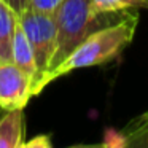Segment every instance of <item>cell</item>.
Returning <instances> with one entry per match:
<instances>
[{"instance_id": "obj_7", "label": "cell", "mask_w": 148, "mask_h": 148, "mask_svg": "<svg viewBox=\"0 0 148 148\" xmlns=\"http://www.w3.org/2000/svg\"><path fill=\"white\" fill-rule=\"evenodd\" d=\"M110 145L131 148H148V110L135 116L119 132L110 137Z\"/></svg>"}, {"instance_id": "obj_9", "label": "cell", "mask_w": 148, "mask_h": 148, "mask_svg": "<svg viewBox=\"0 0 148 148\" xmlns=\"http://www.w3.org/2000/svg\"><path fill=\"white\" fill-rule=\"evenodd\" d=\"M91 7L96 13L148 10V0H91Z\"/></svg>"}, {"instance_id": "obj_11", "label": "cell", "mask_w": 148, "mask_h": 148, "mask_svg": "<svg viewBox=\"0 0 148 148\" xmlns=\"http://www.w3.org/2000/svg\"><path fill=\"white\" fill-rule=\"evenodd\" d=\"M23 148H51V138L49 135H35L32 140L24 142Z\"/></svg>"}, {"instance_id": "obj_12", "label": "cell", "mask_w": 148, "mask_h": 148, "mask_svg": "<svg viewBox=\"0 0 148 148\" xmlns=\"http://www.w3.org/2000/svg\"><path fill=\"white\" fill-rule=\"evenodd\" d=\"M3 2L18 14V16L23 14L24 11L27 10V7H29V0H3Z\"/></svg>"}, {"instance_id": "obj_5", "label": "cell", "mask_w": 148, "mask_h": 148, "mask_svg": "<svg viewBox=\"0 0 148 148\" xmlns=\"http://www.w3.org/2000/svg\"><path fill=\"white\" fill-rule=\"evenodd\" d=\"M11 62L16 64L32 80V92H34V97H35V83H37L35 58H34L32 46H30L29 40H27L19 23H18L16 29H14L13 42H11Z\"/></svg>"}, {"instance_id": "obj_2", "label": "cell", "mask_w": 148, "mask_h": 148, "mask_svg": "<svg viewBox=\"0 0 148 148\" xmlns=\"http://www.w3.org/2000/svg\"><path fill=\"white\" fill-rule=\"evenodd\" d=\"M127 13L129 11L96 13L91 7V0H64L54 11L56 51L46 73V86L49 84V75L53 73V70L59 67L89 34L123 19Z\"/></svg>"}, {"instance_id": "obj_4", "label": "cell", "mask_w": 148, "mask_h": 148, "mask_svg": "<svg viewBox=\"0 0 148 148\" xmlns=\"http://www.w3.org/2000/svg\"><path fill=\"white\" fill-rule=\"evenodd\" d=\"M32 97V80L11 61H0V108H24Z\"/></svg>"}, {"instance_id": "obj_10", "label": "cell", "mask_w": 148, "mask_h": 148, "mask_svg": "<svg viewBox=\"0 0 148 148\" xmlns=\"http://www.w3.org/2000/svg\"><path fill=\"white\" fill-rule=\"evenodd\" d=\"M62 2H64V0H29L27 10L54 14V11L59 8V5H61Z\"/></svg>"}, {"instance_id": "obj_1", "label": "cell", "mask_w": 148, "mask_h": 148, "mask_svg": "<svg viewBox=\"0 0 148 148\" xmlns=\"http://www.w3.org/2000/svg\"><path fill=\"white\" fill-rule=\"evenodd\" d=\"M138 24V13L132 10L123 19L94 30L86 37L59 67L49 75V83L78 69L94 67L112 62L126 49L135 35Z\"/></svg>"}, {"instance_id": "obj_8", "label": "cell", "mask_w": 148, "mask_h": 148, "mask_svg": "<svg viewBox=\"0 0 148 148\" xmlns=\"http://www.w3.org/2000/svg\"><path fill=\"white\" fill-rule=\"evenodd\" d=\"M19 16L0 0V61H11V42Z\"/></svg>"}, {"instance_id": "obj_3", "label": "cell", "mask_w": 148, "mask_h": 148, "mask_svg": "<svg viewBox=\"0 0 148 148\" xmlns=\"http://www.w3.org/2000/svg\"><path fill=\"white\" fill-rule=\"evenodd\" d=\"M19 24L29 40L37 65L35 96L46 88V73L56 51V18L51 13L26 10L19 14Z\"/></svg>"}, {"instance_id": "obj_6", "label": "cell", "mask_w": 148, "mask_h": 148, "mask_svg": "<svg viewBox=\"0 0 148 148\" xmlns=\"http://www.w3.org/2000/svg\"><path fill=\"white\" fill-rule=\"evenodd\" d=\"M24 135V108L5 110V115L0 118V148H23Z\"/></svg>"}]
</instances>
